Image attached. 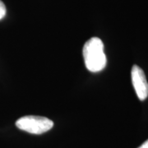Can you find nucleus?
Instances as JSON below:
<instances>
[{"instance_id": "f257e3e1", "label": "nucleus", "mask_w": 148, "mask_h": 148, "mask_svg": "<svg viewBox=\"0 0 148 148\" xmlns=\"http://www.w3.org/2000/svg\"><path fill=\"white\" fill-rule=\"evenodd\" d=\"M82 53L86 68L89 71L97 73L106 68L107 58L104 52V44L100 38L92 37L85 43Z\"/></svg>"}, {"instance_id": "f03ea898", "label": "nucleus", "mask_w": 148, "mask_h": 148, "mask_svg": "<svg viewBox=\"0 0 148 148\" xmlns=\"http://www.w3.org/2000/svg\"><path fill=\"white\" fill-rule=\"evenodd\" d=\"M16 126L19 129L29 133L42 134L53 127V123L45 117L27 115L18 119L16 122Z\"/></svg>"}, {"instance_id": "7ed1b4c3", "label": "nucleus", "mask_w": 148, "mask_h": 148, "mask_svg": "<svg viewBox=\"0 0 148 148\" xmlns=\"http://www.w3.org/2000/svg\"><path fill=\"white\" fill-rule=\"evenodd\" d=\"M132 86L140 101H144L148 96V82L143 70L138 65H133L131 72Z\"/></svg>"}, {"instance_id": "20e7f679", "label": "nucleus", "mask_w": 148, "mask_h": 148, "mask_svg": "<svg viewBox=\"0 0 148 148\" xmlns=\"http://www.w3.org/2000/svg\"><path fill=\"white\" fill-rule=\"evenodd\" d=\"M6 12H7V10H6V7L4 5V3L0 0V20L3 19L6 15Z\"/></svg>"}, {"instance_id": "39448f33", "label": "nucleus", "mask_w": 148, "mask_h": 148, "mask_svg": "<svg viewBox=\"0 0 148 148\" xmlns=\"http://www.w3.org/2000/svg\"><path fill=\"white\" fill-rule=\"evenodd\" d=\"M138 148H148V140H147L144 143H143Z\"/></svg>"}]
</instances>
